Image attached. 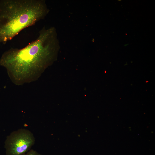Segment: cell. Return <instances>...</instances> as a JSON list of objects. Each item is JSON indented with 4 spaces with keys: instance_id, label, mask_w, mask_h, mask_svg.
Returning a JSON list of instances; mask_svg holds the SVG:
<instances>
[{
    "instance_id": "3",
    "label": "cell",
    "mask_w": 155,
    "mask_h": 155,
    "mask_svg": "<svg viewBox=\"0 0 155 155\" xmlns=\"http://www.w3.org/2000/svg\"><path fill=\"white\" fill-rule=\"evenodd\" d=\"M35 142L33 134L28 129L21 128L8 135L5 142L6 155H24Z\"/></svg>"
},
{
    "instance_id": "1",
    "label": "cell",
    "mask_w": 155,
    "mask_h": 155,
    "mask_svg": "<svg viewBox=\"0 0 155 155\" xmlns=\"http://www.w3.org/2000/svg\"><path fill=\"white\" fill-rule=\"evenodd\" d=\"M60 44L55 28L44 27L37 38L22 49L11 48L0 58V65L7 69L17 85L35 81L56 59Z\"/></svg>"
},
{
    "instance_id": "2",
    "label": "cell",
    "mask_w": 155,
    "mask_h": 155,
    "mask_svg": "<svg viewBox=\"0 0 155 155\" xmlns=\"http://www.w3.org/2000/svg\"><path fill=\"white\" fill-rule=\"evenodd\" d=\"M49 11L44 0L0 1V43L44 19Z\"/></svg>"
},
{
    "instance_id": "4",
    "label": "cell",
    "mask_w": 155,
    "mask_h": 155,
    "mask_svg": "<svg viewBox=\"0 0 155 155\" xmlns=\"http://www.w3.org/2000/svg\"><path fill=\"white\" fill-rule=\"evenodd\" d=\"M24 155H41L36 150H30Z\"/></svg>"
}]
</instances>
